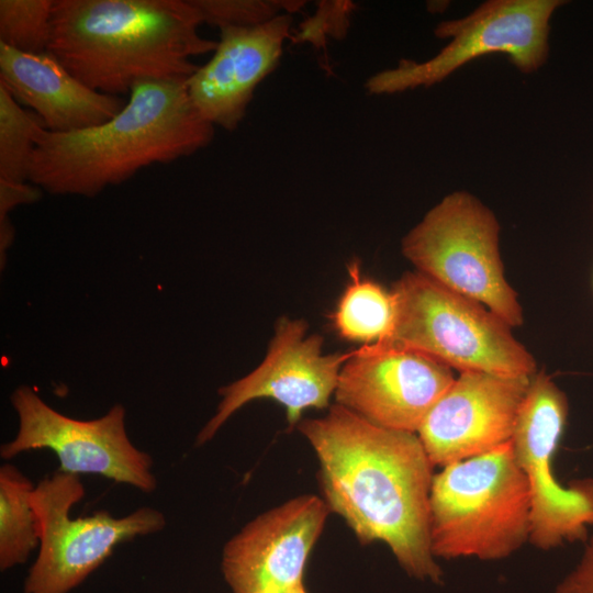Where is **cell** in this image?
I'll return each mask as SVG.
<instances>
[{
	"label": "cell",
	"mask_w": 593,
	"mask_h": 593,
	"mask_svg": "<svg viewBox=\"0 0 593 593\" xmlns=\"http://www.w3.org/2000/svg\"><path fill=\"white\" fill-rule=\"evenodd\" d=\"M203 23L222 26H251L266 22L281 11L291 13L298 2L255 0H192Z\"/></svg>",
	"instance_id": "obj_21"
},
{
	"label": "cell",
	"mask_w": 593,
	"mask_h": 593,
	"mask_svg": "<svg viewBox=\"0 0 593 593\" xmlns=\"http://www.w3.org/2000/svg\"><path fill=\"white\" fill-rule=\"evenodd\" d=\"M560 0H490L467 16L444 21L435 29L447 45L425 61L403 59L398 66L372 75L366 89L391 94L430 87L469 61L502 53L524 74L541 67L548 57L549 21Z\"/></svg>",
	"instance_id": "obj_8"
},
{
	"label": "cell",
	"mask_w": 593,
	"mask_h": 593,
	"mask_svg": "<svg viewBox=\"0 0 593 593\" xmlns=\"http://www.w3.org/2000/svg\"><path fill=\"white\" fill-rule=\"evenodd\" d=\"M329 513L322 497L303 494L248 522L222 552V572L232 592L272 593L303 582Z\"/></svg>",
	"instance_id": "obj_14"
},
{
	"label": "cell",
	"mask_w": 593,
	"mask_h": 593,
	"mask_svg": "<svg viewBox=\"0 0 593 593\" xmlns=\"http://www.w3.org/2000/svg\"><path fill=\"white\" fill-rule=\"evenodd\" d=\"M54 0H0V44L27 54L47 53Z\"/></svg>",
	"instance_id": "obj_20"
},
{
	"label": "cell",
	"mask_w": 593,
	"mask_h": 593,
	"mask_svg": "<svg viewBox=\"0 0 593 593\" xmlns=\"http://www.w3.org/2000/svg\"><path fill=\"white\" fill-rule=\"evenodd\" d=\"M272 593H306V590L303 582H300Z\"/></svg>",
	"instance_id": "obj_24"
},
{
	"label": "cell",
	"mask_w": 593,
	"mask_h": 593,
	"mask_svg": "<svg viewBox=\"0 0 593 593\" xmlns=\"http://www.w3.org/2000/svg\"><path fill=\"white\" fill-rule=\"evenodd\" d=\"M42 189L26 182L0 179V221L8 220V213L20 204H27L41 198Z\"/></svg>",
	"instance_id": "obj_23"
},
{
	"label": "cell",
	"mask_w": 593,
	"mask_h": 593,
	"mask_svg": "<svg viewBox=\"0 0 593 593\" xmlns=\"http://www.w3.org/2000/svg\"><path fill=\"white\" fill-rule=\"evenodd\" d=\"M401 250L416 271L480 302L512 328L524 323L504 275L500 224L469 192L455 191L433 206L403 237Z\"/></svg>",
	"instance_id": "obj_6"
},
{
	"label": "cell",
	"mask_w": 593,
	"mask_h": 593,
	"mask_svg": "<svg viewBox=\"0 0 593 593\" xmlns=\"http://www.w3.org/2000/svg\"><path fill=\"white\" fill-rule=\"evenodd\" d=\"M192 0H54L47 53L74 77L121 97L147 81H187L192 57L217 42L199 34Z\"/></svg>",
	"instance_id": "obj_2"
},
{
	"label": "cell",
	"mask_w": 593,
	"mask_h": 593,
	"mask_svg": "<svg viewBox=\"0 0 593 593\" xmlns=\"http://www.w3.org/2000/svg\"><path fill=\"white\" fill-rule=\"evenodd\" d=\"M11 403L19 427L15 437L1 445L2 459L49 449L57 456L58 470L63 472L101 475L145 493L156 490L153 459L130 440L121 404L113 405L101 417L77 419L54 410L29 385L18 387Z\"/></svg>",
	"instance_id": "obj_10"
},
{
	"label": "cell",
	"mask_w": 593,
	"mask_h": 593,
	"mask_svg": "<svg viewBox=\"0 0 593 593\" xmlns=\"http://www.w3.org/2000/svg\"><path fill=\"white\" fill-rule=\"evenodd\" d=\"M306 331L303 320L283 316L277 321L262 362L219 390L222 399L215 414L198 434V446L210 441L234 413L256 399L269 398L280 403L290 427H296L304 410L329 406L342 367L353 350L324 354L323 337L307 335Z\"/></svg>",
	"instance_id": "obj_11"
},
{
	"label": "cell",
	"mask_w": 593,
	"mask_h": 593,
	"mask_svg": "<svg viewBox=\"0 0 593 593\" xmlns=\"http://www.w3.org/2000/svg\"><path fill=\"white\" fill-rule=\"evenodd\" d=\"M530 534V493L512 443L434 474L429 538L435 558L511 556Z\"/></svg>",
	"instance_id": "obj_4"
},
{
	"label": "cell",
	"mask_w": 593,
	"mask_h": 593,
	"mask_svg": "<svg viewBox=\"0 0 593 593\" xmlns=\"http://www.w3.org/2000/svg\"><path fill=\"white\" fill-rule=\"evenodd\" d=\"M45 127L0 85V179L29 181L36 135Z\"/></svg>",
	"instance_id": "obj_19"
},
{
	"label": "cell",
	"mask_w": 593,
	"mask_h": 593,
	"mask_svg": "<svg viewBox=\"0 0 593 593\" xmlns=\"http://www.w3.org/2000/svg\"><path fill=\"white\" fill-rule=\"evenodd\" d=\"M214 126L191 103L186 81L135 86L111 120L81 131L36 135L29 181L52 194L92 198L142 168L206 147Z\"/></svg>",
	"instance_id": "obj_3"
},
{
	"label": "cell",
	"mask_w": 593,
	"mask_h": 593,
	"mask_svg": "<svg viewBox=\"0 0 593 593\" xmlns=\"http://www.w3.org/2000/svg\"><path fill=\"white\" fill-rule=\"evenodd\" d=\"M584 542L580 560L557 586L556 593H593V533Z\"/></svg>",
	"instance_id": "obj_22"
},
{
	"label": "cell",
	"mask_w": 593,
	"mask_h": 593,
	"mask_svg": "<svg viewBox=\"0 0 593 593\" xmlns=\"http://www.w3.org/2000/svg\"><path fill=\"white\" fill-rule=\"evenodd\" d=\"M35 485L15 466L0 467V570L26 562L40 545L32 503Z\"/></svg>",
	"instance_id": "obj_18"
},
{
	"label": "cell",
	"mask_w": 593,
	"mask_h": 593,
	"mask_svg": "<svg viewBox=\"0 0 593 593\" xmlns=\"http://www.w3.org/2000/svg\"><path fill=\"white\" fill-rule=\"evenodd\" d=\"M296 428L316 455L331 513L361 544H385L409 575L440 583L429 538L434 465L417 434L374 425L337 403Z\"/></svg>",
	"instance_id": "obj_1"
},
{
	"label": "cell",
	"mask_w": 593,
	"mask_h": 593,
	"mask_svg": "<svg viewBox=\"0 0 593 593\" xmlns=\"http://www.w3.org/2000/svg\"><path fill=\"white\" fill-rule=\"evenodd\" d=\"M530 379L460 372L416 433L434 467L444 468L510 443Z\"/></svg>",
	"instance_id": "obj_13"
},
{
	"label": "cell",
	"mask_w": 593,
	"mask_h": 593,
	"mask_svg": "<svg viewBox=\"0 0 593 593\" xmlns=\"http://www.w3.org/2000/svg\"><path fill=\"white\" fill-rule=\"evenodd\" d=\"M393 327L380 343L425 354L459 372L533 377L536 360L502 318L480 302L418 272L391 290Z\"/></svg>",
	"instance_id": "obj_5"
},
{
	"label": "cell",
	"mask_w": 593,
	"mask_h": 593,
	"mask_svg": "<svg viewBox=\"0 0 593 593\" xmlns=\"http://www.w3.org/2000/svg\"><path fill=\"white\" fill-rule=\"evenodd\" d=\"M291 24V14L280 13L251 26L220 27L213 56L186 81L204 121L228 131L239 125L256 87L277 66Z\"/></svg>",
	"instance_id": "obj_15"
},
{
	"label": "cell",
	"mask_w": 593,
	"mask_h": 593,
	"mask_svg": "<svg viewBox=\"0 0 593 593\" xmlns=\"http://www.w3.org/2000/svg\"><path fill=\"white\" fill-rule=\"evenodd\" d=\"M569 412L568 399L544 370L536 372L511 439L530 493L529 541L542 550L585 541L593 526V479L562 485L553 459Z\"/></svg>",
	"instance_id": "obj_9"
},
{
	"label": "cell",
	"mask_w": 593,
	"mask_h": 593,
	"mask_svg": "<svg viewBox=\"0 0 593 593\" xmlns=\"http://www.w3.org/2000/svg\"><path fill=\"white\" fill-rule=\"evenodd\" d=\"M454 380L451 368L425 354L376 343L353 350L335 400L374 425L417 433Z\"/></svg>",
	"instance_id": "obj_12"
},
{
	"label": "cell",
	"mask_w": 593,
	"mask_h": 593,
	"mask_svg": "<svg viewBox=\"0 0 593 593\" xmlns=\"http://www.w3.org/2000/svg\"><path fill=\"white\" fill-rule=\"evenodd\" d=\"M350 283L343 292L333 314L340 337L371 345L390 334L395 316L394 298L379 283L362 279L359 262L349 265Z\"/></svg>",
	"instance_id": "obj_17"
},
{
	"label": "cell",
	"mask_w": 593,
	"mask_h": 593,
	"mask_svg": "<svg viewBox=\"0 0 593 593\" xmlns=\"http://www.w3.org/2000/svg\"><path fill=\"white\" fill-rule=\"evenodd\" d=\"M0 85L34 110L47 131L69 133L113 119L122 97L96 91L74 77L49 53L27 54L0 44Z\"/></svg>",
	"instance_id": "obj_16"
},
{
	"label": "cell",
	"mask_w": 593,
	"mask_h": 593,
	"mask_svg": "<svg viewBox=\"0 0 593 593\" xmlns=\"http://www.w3.org/2000/svg\"><path fill=\"white\" fill-rule=\"evenodd\" d=\"M86 494L80 475L57 470L34 488L32 503L40 535L37 557L25 578L24 593H69L99 568L122 542L163 530L165 515L142 506L123 517L108 511L71 518Z\"/></svg>",
	"instance_id": "obj_7"
}]
</instances>
